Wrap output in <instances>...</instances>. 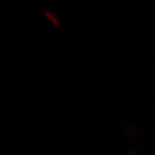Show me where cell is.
I'll use <instances>...</instances> for the list:
<instances>
[{"label": "cell", "instance_id": "6da1fadb", "mask_svg": "<svg viewBox=\"0 0 155 155\" xmlns=\"http://www.w3.org/2000/svg\"><path fill=\"white\" fill-rule=\"evenodd\" d=\"M43 14H44V17H45L54 27H61L62 23H61L60 18H58L57 13H56L54 11H51V9H44V11H43Z\"/></svg>", "mask_w": 155, "mask_h": 155}]
</instances>
